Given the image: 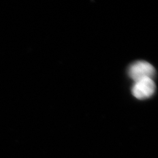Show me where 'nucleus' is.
<instances>
[{
    "label": "nucleus",
    "instance_id": "nucleus-2",
    "mask_svg": "<svg viewBox=\"0 0 158 158\" xmlns=\"http://www.w3.org/2000/svg\"><path fill=\"white\" fill-rule=\"evenodd\" d=\"M155 89L156 85L152 79L146 78L135 81L132 93L136 98L143 100L152 96Z\"/></svg>",
    "mask_w": 158,
    "mask_h": 158
},
{
    "label": "nucleus",
    "instance_id": "nucleus-1",
    "mask_svg": "<svg viewBox=\"0 0 158 158\" xmlns=\"http://www.w3.org/2000/svg\"><path fill=\"white\" fill-rule=\"evenodd\" d=\"M155 69L151 64L146 61H138L132 63L128 69L130 77L135 81L141 79H152Z\"/></svg>",
    "mask_w": 158,
    "mask_h": 158
}]
</instances>
